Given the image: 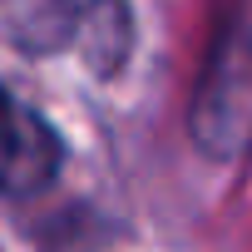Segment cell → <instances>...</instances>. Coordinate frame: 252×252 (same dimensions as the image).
I'll list each match as a JSON object with an SVG mask.
<instances>
[{
  "label": "cell",
  "mask_w": 252,
  "mask_h": 252,
  "mask_svg": "<svg viewBox=\"0 0 252 252\" xmlns=\"http://www.w3.org/2000/svg\"><path fill=\"white\" fill-rule=\"evenodd\" d=\"M64 163V144L50 124L0 84V193L25 198L55 183Z\"/></svg>",
  "instance_id": "cell-1"
}]
</instances>
